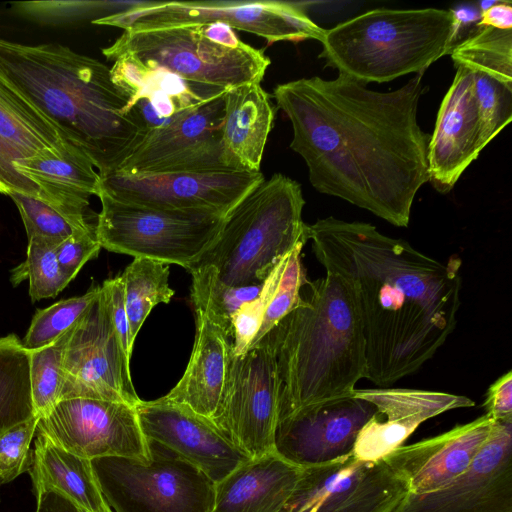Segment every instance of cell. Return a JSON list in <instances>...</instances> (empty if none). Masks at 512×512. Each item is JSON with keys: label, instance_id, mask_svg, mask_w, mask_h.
Here are the masks:
<instances>
[{"label": "cell", "instance_id": "cell-1", "mask_svg": "<svg viewBox=\"0 0 512 512\" xmlns=\"http://www.w3.org/2000/svg\"><path fill=\"white\" fill-rule=\"evenodd\" d=\"M422 76L390 92L341 74L275 86L272 96L293 128L290 148L305 161L317 191L408 226L414 198L429 182L431 135L417 121Z\"/></svg>", "mask_w": 512, "mask_h": 512}, {"label": "cell", "instance_id": "cell-2", "mask_svg": "<svg viewBox=\"0 0 512 512\" xmlns=\"http://www.w3.org/2000/svg\"><path fill=\"white\" fill-rule=\"evenodd\" d=\"M317 260L340 277L363 330L366 379L390 387L417 372L457 323L462 260L445 262L370 223L334 217L308 225Z\"/></svg>", "mask_w": 512, "mask_h": 512}, {"label": "cell", "instance_id": "cell-3", "mask_svg": "<svg viewBox=\"0 0 512 512\" xmlns=\"http://www.w3.org/2000/svg\"><path fill=\"white\" fill-rule=\"evenodd\" d=\"M0 70L98 169L114 172L144 137L110 68L58 43L0 38Z\"/></svg>", "mask_w": 512, "mask_h": 512}, {"label": "cell", "instance_id": "cell-4", "mask_svg": "<svg viewBox=\"0 0 512 512\" xmlns=\"http://www.w3.org/2000/svg\"><path fill=\"white\" fill-rule=\"evenodd\" d=\"M267 335L280 383L278 422L350 396L366 379L362 325L346 284L334 273L307 280L297 305Z\"/></svg>", "mask_w": 512, "mask_h": 512}, {"label": "cell", "instance_id": "cell-5", "mask_svg": "<svg viewBox=\"0 0 512 512\" xmlns=\"http://www.w3.org/2000/svg\"><path fill=\"white\" fill-rule=\"evenodd\" d=\"M301 186L276 173L250 190L226 215L210 248L187 271L192 281L260 285L281 258L308 241Z\"/></svg>", "mask_w": 512, "mask_h": 512}, {"label": "cell", "instance_id": "cell-6", "mask_svg": "<svg viewBox=\"0 0 512 512\" xmlns=\"http://www.w3.org/2000/svg\"><path fill=\"white\" fill-rule=\"evenodd\" d=\"M450 9H373L324 31L319 57L367 85L415 72L450 54Z\"/></svg>", "mask_w": 512, "mask_h": 512}, {"label": "cell", "instance_id": "cell-7", "mask_svg": "<svg viewBox=\"0 0 512 512\" xmlns=\"http://www.w3.org/2000/svg\"><path fill=\"white\" fill-rule=\"evenodd\" d=\"M102 53L110 61L127 54L166 69L181 77L201 102L241 85L261 83L271 63L263 50L246 43L231 48L211 42L202 25L124 31Z\"/></svg>", "mask_w": 512, "mask_h": 512}, {"label": "cell", "instance_id": "cell-8", "mask_svg": "<svg viewBox=\"0 0 512 512\" xmlns=\"http://www.w3.org/2000/svg\"><path fill=\"white\" fill-rule=\"evenodd\" d=\"M95 234L101 248L186 270L218 237L225 215L167 210L115 200L103 192Z\"/></svg>", "mask_w": 512, "mask_h": 512}, {"label": "cell", "instance_id": "cell-9", "mask_svg": "<svg viewBox=\"0 0 512 512\" xmlns=\"http://www.w3.org/2000/svg\"><path fill=\"white\" fill-rule=\"evenodd\" d=\"M151 458L91 460L100 490L113 512H212L215 483L167 448L149 442Z\"/></svg>", "mask_w": 512, "mask_h": 512}, {"label": "cell", "instance_id": "cell-10", "mask_svg": "<svg viewBox=\"0 0 512 512\" xmlns=\"http://www.w3.org/2000/svg\"><path fill=\"white\" fill-rule=\"evenodd\" d=\"M221 22L233 29L280 41L320 42L325 29L313 22L296 3L284 1H141L126 11L92 23L123 31H148Z\"/></svg>", "mask_w": 512, "mask_h": 512}, {"label": "cell", "instance_id": "cell-11", "mask_svg": "<svg viewBox=\"0 0 512 512\" xmlns=\"http://www.w3.org/2000/svg\"><path fill=\"white\" fill-rule=\"evenodd\" d=\"M279 388L268 335L243 355L231 351L224 390L211 420L249 458L274 451Z\"/></svg>", "mask_w": 512, "mask_h": 512}, {"label": "cell", "instance_id": "cell-12", "mask_svg": "<svg viewBox=\"0 0 512 512\" xmlns=\"http://www.w3.org/2000/svg\"><path fill=\"white\" fill-rule=\"evenodd\" d=\"M70 398L119 401L133 406L141 400L102 286L98 297L73 327L64 349L60 401Z\"/></svg>", "mask_w": 512, "mask_h": 512}, {"label": "cell", "instance_id": "cell-13", "mask_svg": "<svg viewBox=\"0 0 512 512\" xmlns=\"http://www.w3.org/2000/svg\"><path fill=\"white\" fill-rule=\"evenodd\" d=\"M36 431L89 460L124 457L148 462L151 458L135 406L125 402L64 399L39 418Z\"/></svg>", "mask_w": 512, "mask_h": 512}, {"label": "cell", "instance_id": "cell-14", "mask_svg": "<svg viewBox=\"0 0 512 512\" xmlns=\"http://www.w3.org/2000/svg\"><path fill=\"white\" fill-rule=\"evenodd\" d=\"M406 494L384 460L362 461L352 454L303 468L281 512H393Z\"/></svg>", "mask_w": 512, "mask_h": 512}, {"label": "cell", "instance_id": "cell-15", "mask_svg": "<svg viewBox=\"0 0 512 512\" xmlns=\"http://www.w3.org/2000/svg\"><path fill=\"white\" fill-rule=\"evenodd\" d=\"M223 96L147 131L114 172L134 175L229 171L223 161L221 140Z\"/></svg>", "mask_w": 512, "mask_h": 512}, {"label": "cell", "instance_id": "cell-16", "mask_svg": "<svg viewBox=\"0 0 512 512\" xmlns=\"http://www.w3.org/2000/svg\"><path fill=\"white\" fill-rule=\"evenodd\" d=\"M100 190L111 198L147 207L226 215L265 178L261 171L110 173Z\"/></svg>", "mask_w": 512, "mask_h": 512}, {"label": "cell", "instance_id": "cell-17", "mask_svg": "<svg viewBox=\"0 0 512 512\" xmlns=\"http://www.w3.org/2000/svg\"><path fill=\"white\" fill-rule=\"evenodd\" d=\"M376 407L354 394L305 407L277 423L274 452L303 469L353 454L364 425Z\"/></svg>", "mask_w": 512, "mask_h": 512}, {"label": "cell", "instance_id": "cell-18", "mask_svg": "<svg viewBox=\"0 0 512 512\" xmlns=\"http://www.w3.org/2000/svg\"><path fill=\"white\" fill-rule=\"evenodd\" d=\"M393 512H512V419L494 421L464 473L438 490L407 492Z\"/></svg>", "mask_w": 512, "mask_h": 512}, {"label": "cell", "instance_id": "cell-19", "mask_svg": "<svg viewBox=\"0 0 512 512\" xmlns=\"http://www.w3.org/2000/svg\"><path fill=\"white\" fill-rule=\"evenodd\" d=\"M141 430L204 473L215 484L250 458L210 419L163 396L136 405Z\"/></svg>", "mask_w": 512, "mask_h": 512}, {"label": "cell", "instance_id": "cell-20", "mask_svg": "<svg viewBox=\"0 0 512 512\" xmlns=\"http://www.w3.org/2000/svg\"><path fill=\"white\" fill-rule=\"evenodd\" d=\"M353 394L376 407L354 446L353 455L362 461L383 460L426 420L475 405L466 396L418 388H355Z\"/></svg>", "mask_w": 512, "mask_h": 512}, {"label": "cell", "instance_id": "cell-21", "mask_svg": "<svg viewBox=\"0 0 512 512\" xmlns=\"http://www.w3.org/2000/svg\"><path fill=\"white\" fill-rule=\"evenodd\" d=\"M487 145L471 70L457 66L428 146L429 182L449 192Z\"/></svg>", "mask_w": 512, "mask_h": 512}, {"label": "cell", "instance_id": "cell-22", "mask_svg": "<svg viewBox=\"0 0 512 512\" xmlns=\"http://www.w3.org/2000/svg\"><path fill=\"white\" fill-rule=\"evenodd\" d=\"M494 421L486 414L440 435L402 445L383 460L402 479L407 492L438 490L464 473L489 440Z\"/></svg>", "mask_w": 512, "mask_h": 512}, {"label": "cell", "instance_id": "cell-23", "mask_svg": "<svg viewBox=\"0 0 512 512\" xmlns=\"http://www.w3.org/2000/svg\"><path fill=\"white\" fill-rule=\"evenodd\" d=\"M16 170L37 185L38 199L68 218L86 223L91 196L100 190V175L88 157L77 147L62 154L45 153L22 158Z\"/></svg>", "mask_w": 512, "mask_h": 512}, {"label": "cell", "instance_id": "cell-24", "mask_svg": "<svg viewBox=\"0 0 512 512\" xmlns=\"http://www.w3.org/2000/svg\"><path fill=\"white\" fill-rule=\"evenodd\" d=\"M221 123L223 161L229 171H260L273 127L275 106L261 83L230 89L224 96Z\"/></svg>", "mask_w": 512, "mask_h": 512}, {"label": "cell", "instance_id": "cell-25", "mask_svg": "<svg viewBox=\"0 0 512 512\" xmlns=\"http://www.w3.org/2000/svg\"><path fill=\"white\" fill-rule=\"evenodd\" d=\"M195 315L196 334L188 365L177 384L163 397L211 419L226 383L232 342L230 335L204 311L195 309Z\"/></svg>", "mask_w": 512, "mask_h": 512}, {"label": "cell", "instance_id": "cell-26", "mask_svg": "<svg viewBox=\"0 0 512 512\" xmlns=\"http://www.w3.org/2000/svg\"><path fill=\"white\" fill-rule=\"evenodd\" d=\"M301 470L274 451L250 458L215 484L212 512H281Z\"/></svg>", "mask_w": 512, "mask_h": 512}, {"label": "cell", "instance_id": "cell-27", "mask_svg": "<svg viewBox=\"0 0 512 512\" xmlns=\"http://www.w3.org/2000/svg\"><path fill=\"white\" fill-rule=\"evenodd\" d=\"M29 473L35 496L54 490L86 512H113L97 483L91 460L69 452L40 432Z\"/></svg>", "mask_w": 512, "mask_h": 512}, {"label": "cell", "instance_id": "cell-28", "mask_svg": "<svg viewBox=\"0 0 512 512\" xmlns=\"http://www.w3.org/2000/svg\"><path fill=\"white\" fill-rule=\"evenodd\" d=\"M0 136L24 158L74 147L1 70Z\"/></svg>", "mask_w": 512, "mask_h": 512}, {"label": "cell", "instance_id": "cell-29", "mask_svg": "<svg viewBox=\"0 0 512 512\" xmlns=\"http://www.w3.org/2000/svg\"><path fill=\"white\" fill-rule=\"evenodd\" d=\"M35 414L30 351L15 334L0 338V435Z\"/></svg>", "mask_w": 512, "mask_h": 512}, {"label": "cell", "instance_id": "cell-30", "mask_svg": "<svg viewBox=\"0 0 512 512\" xmlns=\"http://www.w3.org/2000/svg\"><path fill=\"white\" fill-rule=\"evenodd\" d=\"M168 264L134 258L120 275L124 289V301L134 342L151 310L159 303H169L174 290L169 286Z\"/></svg>", "mask_w": 512, "mask_h": 512}, {"label": "cell", "instance_id": "cell-31", "mask_svg": "<svg viewBox=\"0 0 512 512\" xmlns=\"http://www.w3.org/2000/svg\"><path fill=\"white\" fill-rule=\"evenodd\" d=\"M456 66L512 84V29L482 26L453 48Z\"/></svg>", "mask_w": 512, "mask_h": 512}, {"label": "cell", "instance_id": "cell-32", "mask_svg": "<svg viewBox=\"0 0 512 512\" xmlns=\"http://www.w3.org/2000/svg\"><path fill=\"white\" fill-rule=\"evenodd\" d=\"M73 328L54 342L30 351V386L35 414L46 415L59 401L64 349Z\"/></svg>", "mask_w": 512, "mask_h": 512}, {"label": "cell", "instance_id": "cell-33", "mask_svg": "<svg viewBox=\"0 0 512 512\" xmlns=\"http://www.w3.org/2000/svg\"><path fill=\"white\" fill-rule=\"evenodd\" d=\"M55 248L43 239H28L27 258L12 271L11 281L15 286L24 279L29 280L32 302L55 297L70 283L59 266Z\"/></svg>", "mask_w": 512, "mask_h": 512}, {"label": "cell", "instance_id": "cell-34", "mask_svg": "<svg viewBox=\"0 0 512 512\" xmlns=\"http://www.w3.org/2000/svg\"><path fill=\"white\" fill-rule=\"evenodd\" d=\"M100 290L101 286H92L81 296L37 310L22 342L24 347L29 351L42 348L69 331L86 313Z\"/></svg>", "mask_w": 512, "mask_h": 512}, {"label": "cell", "instance_id": "cell-35", "mask_svg": "<svg viewBox=\"0 0 512 512\" xmlns=\"http://www.w3.org/2000/svg\"><path fill=\"white\" fill-rule=\"evenodd\" d=\"M141 1H36L14 3L13 8L38 23L58 25L93 20L131 9Z\"/></svg>", "mask_w": 512, "mask_h": 512}, {"label": "cell", "instance_id": "cell-36", "mask_svg": "<svg viewBox=\"0 0 512 512\" xmlns=\"http://www.w3.org/2000/svg\"><path fill=\"white\" fill-rule=\"evenodd\" d=\"M8 196L19 210L28 239L39 238L57 246L75 231L92 226L68 218L36 197L19 192Z\"/></svg>", "mask_w": 512, "mask_h": 512}, {"label": "cell", "instance_id": "cell-37", "mask_svg": "<svg viewBox=\"0 0 512 512\" xmlns=\"http://www.w3.org/2000/svg\"><path fill=\"white\" fill-rule=\"evenodd\" d=\"M289 253L279 260L274 269L266 277L260 293L253 300L244 303L231 318L232 353L243 355L251 346L269 302L273 298L283 271L285 269Z\"/></svg>", "mask_w": 512, "mask_h": 512}, {"label": "cell", "instance_id": "cell-38", "mask_svg": "<svg viewBox=\"0 0 512 512\" xmlns=\"http://www.w3.org/2000/svg\"><path fill=\"white\" fill-rule=\"evenodd\" d=\"M304 245L300 243L289 252L278 288L268 304L250 347L259 343L297 305L301 289L308 280L301 260Z\"/></svg>", "mask_w": 512, "mask_h": 512}, {"label": "cell", "instance_id": "cell-39", "mask_svg": "<svg viewBox=\"0 0 512 512\" xmlns=\"http://www.w3.org/2000/svg\"><path fill=\"white\" fill-rule=\"evenodd\" d=\"M39 416L21 422L0 435V485L6 484L24 472H29L33 450L30 444L36 433Z\"/></svg>", "mask_w": 512, "mask_h": 512}, {"label": "cell", "instance_id": "cell-40", "mask_svg": "<svg viewBox=\"0 0 512 512\" xmlns=\"http://www.w3.org/2000/svg\"><path fill=\"white\" fill-rule=\"evenodd\" d=\"M100 249L95 225L75 231L58 244L56 256L66 279L69 282L73 280L87 261L97 257Z\"/></svg>", "mask_w": 512, "mask_h": 512}, {"label": "cell", "instance_id": "cell-41", "mask_svg": "<svg viewBox=\"0 0 512 512\" xmlns=\"http://www.w3.org/2000/svg\"><path fill=\"white\" fill-rule=\"evenodd\" d=\"M22 158L24 157L0 136V193L9 195L19 192L38 198L37 185L22 176L14 166Z\"/></svg>", "mask_w": 512, "mask_h": 512}, {"label": "cell", "instance_id": "cell-42", "mask_svg": "<svg viewBox=\"0 0 512 512\" xmlns=\"http://www.w3.org/2000/svg\"><path fill=\"white\" fill-rule=\"evenodd\" d=\"M104 289L111 314L112 323L126 356L130 359L134 342L131 340L127 317L124 289L120 276L107 279L101 285Z\"/></svg>", "mask_w": 512, "mask_h": 512}, {"label": "cell", "instance_id": "cell-43", "mask_svg": "<svg viewBox=\"0 0 512 512\" xmlns=\"http://www.w3.org/2000/svg\"><path fill=\"white\" fill-rule=\"evenodd\" d=\"M483 406L493 421L512 419V371L489 386Z\"/></svg>", "mask_w": 512, "mask_h": 512}, {"label": "cell", "instance_id": "cell-44", "mask_svg": "<svg viewBox=\"0 0 512 512\" xmlns=\"http://www.w3.org/2000/svg\"><path fill=\"white\" fill-rule=\"evenodd\" d=\"M452 14V35L451 47L455 46L468 38L480 27L478 23L481 19L482 12L478 5L462 4L450 9Z\"/></svg>", "mask_w": 512, "mask_h": 512}, {"label": "cell", "instance_id": "cell-45", "mask_svg": "<svg viewBox=\"0 0 512 512\" xmlns=\"http://www.w3.org/2000/svg\"><path fill=\"white\" fill-rule=\"evenodd\" d=\"M478 26H487L501 30L512 29L511 2L498 1L495 5L482 12Z\"/></svg>", "mask_w": 512, "mask_h": 512}, {"label": "cell", "instance_id": "cell-46", "mask_svg": "<svg viewBox=\"0 0 512 512\" xmlns=\"http://www.w3.org/2000/svg\"><path fill=\"white\" fill-rule=\"evenodd\" d=\"M36 512H86L70 499L54 490H47L36 496Z\"/></svg>", "mask_w": 512, "mask_h": 512}, {"label": "cell", "instance_id": "cell-47", "mask_svg": "<svg viewBox=\"0 0 512 512\" xmlns=\"http://www.w3.org/2000/svg\"><path fill=\"white\" fill-rule=\"evenodd\" d=\"M202 31L206 38L217 45L235 48L244 43L239 39L233 28L221 22L202 25Z\"/></svg>", "mask_w": 512, "mask_h": 512}, {"label": "cell", "instance_id": "cell-48", "mask_svg": "<svg viewBox=\"0 0 512 512\" xmlns=\"http://www.w3.org/2000/svg\"><path fill=\"white\" fill-rule=\"evenodd\" d=\"M497 2L498 1H489V0L480 1L478 3V7L481 10V12H484L487 9H489L490 7H492L493 5H495Z\"/></svg>", "mask_w": 512, "mask_h": 512}]
</instances>
